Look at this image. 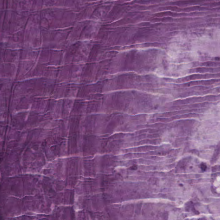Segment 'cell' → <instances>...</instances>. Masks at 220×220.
<instances>
[{
	"label": "cell",
	"instance_id": "obj_2",
	"mask_svg": "<svg viewBox=\"0 0 220 220\" xmlns=\"http://www.w3.org/2000/svg\"><path fill=\"white\" fill-rule=\"evenodd\" d=\"M198 220H206V219H204V218H200V219H199Z\"/></svg>",
	"mask_w": 220,
	"mask_h": 220
},
{
	"label": "cell",
	"instance_id": "obj_1",
	"mask_svg": "<svg viewBox=\"0 0 220 220\" xmlns=\"http://www.w3.org/2000/svg\"><path fill=\"white\" fill-rule=\"evenodd\" d=\"M201 168H202V170L205 171L206 170V168H207V167H206V166L203 164V163H202L201 164Z\"/></svg>",
	"mask_w": 220,
	"mask_h": 220
}]
</instances>
